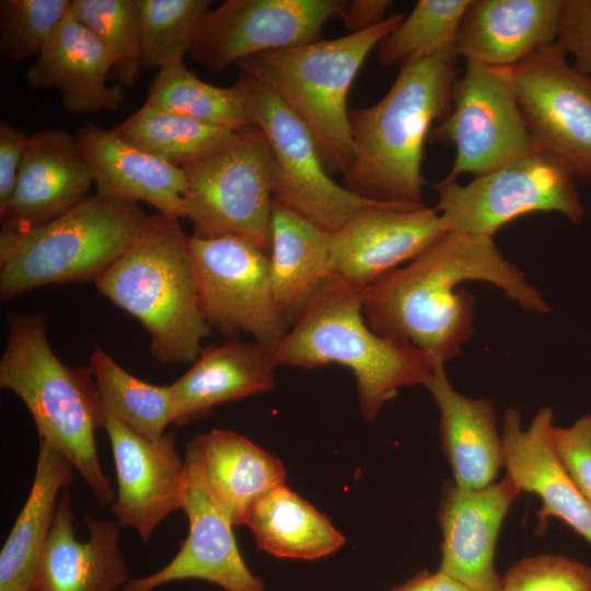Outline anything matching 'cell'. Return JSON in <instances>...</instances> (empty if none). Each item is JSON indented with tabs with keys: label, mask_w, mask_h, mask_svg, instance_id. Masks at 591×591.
<instances>
[{
	"label": "cell",
	"mask_w": 591,
	"mask_h": 591,
	"mask_svg": "<svg viewBox=\"0 0 591 591\" xmlns=\"http://www.w3.org/2000/svg\"><path fill=\"white\" fill-rule=\"evenodd\" d=\"M554 412L541 408L528 428L518 409L502 418L503 467L519 489L536 496L542 508L540 524L556 518L591 544V505L581 495L559 462L552 444Z\"/></svg>",
	"instance_id": "cell-21"
},
{
	"label": "cell",
	"mask_w": 591,
	"mask_h": 591,
	"mask_svg": "<svg viewBox=\"0 0 591 591\" xmlns=\"http://www.w3.org/2000/svg\"><path fill=\"white\" fill-rule=\"evenodd\" d=\"M149 217L138 202L95 194L40 225L1 230V299L53 283L95 282L134 243Z\"/></svg>",
	"instance_id": "cell-7"
},
{
	"label": "cell",
	"mask_w": 591,
	"mask_h": 591,
	"mask_svg": "<svg viewBox=\"0 0 591 591\" xmlns=\"http://www.w3.org/2000/svg\"><path fill=\"white\" fill-rule=\"evenodd\" d=\"M391 1L387 0H355L344 2L340 18L346 26L352 32L370 28L382 21Z\"/></svg>",
	"instance_id": "cell-42"
},
{
	"label": "cell",
	"mask_w": 591,
	"mask_h": 591,
	"mask_svg": "<svg viewBox=\"0 0 591 591\" xmlns=\"http://www.w3.org/2000/svg\"><path fill=\"white\" fill-rule=\"evenodd\" d=\"M0 386L15 393L31 413L38 439L60 452L89 486L101 507L115 491L103 472L95 431L104 418L90 367L73 368L53 351L43 314H10Z\"/></svg>",
	"instance_id": "cell-4"
},
{
	"label": "cell",
	"mask_w": 591,
	"mask_h": 591,
	"mask_svg": "<svg viewBox=\"0 0 591 591\" xmlns=\"http://www.w3.org/2000/svg\"><path fill=\"white\" fill-rule=\"evenodd\" d=\"M112 69L113 59L105 46L69 11L26 70L25 79L33 90H59L69 113L116 112L123 91L119 85H107Z\"/></svg>",
	"instance_id": "cell-24"
},
{
	"label": "cell",
	"mask_w": 591,
	"mask_h": 591,
	"mask_svg": "<svg viewBox=\"0 0 591 591\" xmlns=\"http://www.w3.org/2000/svg\"><path fill=\"white\" fill-rule=\"evenodd\" d=\"M472 0H419L376 46L382 67L453 51L461 20ZM454 53V51H453Z\"/></svg>",
	"instance_id": "cell-34"
},
{
	"label": "cell",
	"mask_w": 591,
	"mask_h": 591,
	"mask_svg": "<svg viewBox=\"0 0 591 591\" xmlns=\"http://www.w3.org/2000/svg\"><path fill=\"white\" fill-rule=\"evenodd\" d=\"M89 367L95 380L104 421L114 419L150 440L161 439L166 427L174 424L170 385L139 380L99 347L93 349Z\"/></svg>",
	"instance_id": "cell-32"
},
{
	"label": "cell",
	"mask_w": 591,
	"mask_h": 591,
	"mask_svg": "<svg viewBox=\"0 0 591 591\" xmlns=\"http://www.w3.org/2000/svg\"><path fill=\"white\" fill-rule=\"evenodd\" d=\"M555 44L572 57L576 72L591 79V0H563Z\"/></svg>",
	"instance_id": "cell-40"
},
{
	"label": "cell",
	"mask_w": 591,
	"mask_h": 591,
	"mask_svg": "<svg viewBox=\"0 0 591 591\" xmlns=\"http://www.w3.org/2000/svg\"><path fill=\"white\" fill-rule=\"evenodd\" d=\"M448 231L437 210L422 202L367 209L332 232V276L366 288L414 259Z\"/></svg>",
	"instance_id": "cell-16"
},
{
	"label": "cell",
	"mask_w": 591,
	"mask_h": 591,
	"mask_svg": "<svg viewBox=\"0 0 591 591\" xmlns=\"http://www.w3.org/2000/svg\"><path fill=\"white\" fill-rule=\"evenodd\" d=\"M453 53L408 60L372 106L349 109L354 158L343 184L367 199L421 204L424 146L451 109Z\"/></svg>",
	"instance_id": "cell-2"
},
{
	"label": "cell",
	"mask_w": 591,
	"mask_h": 591,
	"mask_svg": "<svg viewBox=\"0 0 591 591\" xmlns=\"http://www.w3.org/2000/svg\"><path fill=\"white\" fill-rule=\"evenodd\" d=\"M551 439L563 467L591 505V414L568 427L554 425Z\"/></svg>",
	"instance_id": "cell-39"
},
{
	"label": "cell",
	"mask_w": 591,
	"mask_h": 591,
	"mask_svg": "<svg viewBox=\"0 0 591 591\" xmlns=\"http://www.w3.org/2000/svg\"><path fill=\"white\" fill-rule=\"evenodd\" d=\"M178 220L150 216L134 243L94 282L142 324L151 356L164 364L193 363L212 329L200 306L189 235Z\"/></svg>",
	"instance_id": "cell-5"
},
{
	"label": "cell",
	"mask_w": 591,
	"mask_h": 591,
	"mask_svg": "<svg viewBox=\"0 0 591 591\" xmlns=\"http://www.w3.org/2000/svg\"><path fill=\"white\" fill-rule=\"evenodd\" d=\"M235 85L267 140L275 202L329 232L367 209L391 204L367 199L336 183L308 127L266 85L244 72Z\"/></svg>",
	"instance_id": "cell-9"
},
{
	"label": "cell",
	"mask_w": 591,
	"mask_h": 591,
	"mask_svg": "<svg viewBox=\"0 0 591 591\" xmlns=\"http://www.w3.org/2000/svg\"><path fill=\"white\" fill-rule=\"evenodd\" d=\"M152 107L236 131L256 128L234 84L219 88L200 80L184 60L159 69L144 102Z\"/></svg>",
	"instance_id": "cell-33"
},
{
	"label": "cell",
	"mask_w": 591,
	"mask_h": 591,
	"mask_svg": "<svg viewBox=\"0 0 591 591\" xmlns=\"http://www.w3.org/2000/svg\"><path fill=\"white\" fill-rule=\"evenodd\" d=\"M576 183L563 164L534 150L466 184L443 178L434 187V209L449 231L489 237L532 212H556L579 223L584 209Z\"/></svg>",
	"instance_id": "cell-10"
},
{
	"label": "cell",
	"mask_w": 591,
	"mask_h": 591,
	"mask_svg": "<svg viewBox=\"0 0 591 591\" xmlns=\"http://www.w3.org/2000/svg\"><path fill=\"white\" fill-rule=\"evenodd\" d=\"M498 591H591V568L560 554H538L509 567Z\"/></svg>",
	"instance_id": "cell-38"
},
{
	"label": "cell",
	"mask_w": 591,
	"mask_h": 591,
	"mask_svg": "<svg viewBox=\"0 0 591 591\" xmlns=\"http://www.w3.org/2000/svg\"><path fill=\"white\" fill-rule=\"evenodd\" d=\"M71 0H1L0 55L9 61L38 57L70 11Z\"/></svg>",
	"instance_id": "cell-37"
},
{
	"label": "cell",
	"mask_w": 591,
	"mask_h": 591,
	"mask_svg": "<svg viewBox=\"0 0 591 591\" xmlns=\"http://www.w3.org/2000/svg\"><path fill=\"white\" fill-rule=\"evenodd\" d=\"M432 591H474L463 583L437 570L434 572Z\"/></svg>",
	"instance_id": "cell-44"
},
{
	"label": "cell",
	"mask_w": 591,
	"mask_h": 591,
	"mask_svg": "<svg viewBox=\"0 0 591 591\" xmlns=\"http://www.w3.org/2000/svg\"><path fill=\"white\" fill-rule=\"evenodd\" d=\"M68 488L59 497L55 519L37 560L33 591H115L129 580L119 546L121 528L112 520L83 515L89 538H77Z\"/></svg>",
	"instance_id": "cell-20"
},
{
	"label": "cell",
	"mask_w": 591,
	"mask_h": 591,
	"mask_svg": "<svg viewBox=\"0 0 591 591\" xmlns=\"http://www.w3.org/2000/svg\"><path fill=\"white\" fill-rule=\"evenodd\" d=\"M193 366L170 385L174 424L186 425L209 415L213 407L270 391L275 370L268 348L229 339L202 347Z\"/></svg>",
	"instance_id": "cell-25"
},
{
	"label": "cell",
	"mask_w": 591,
	"mask_h": 591,
	"mask_svg": "<svg viewBox=\"0 0 591 591\" xmlns=\"http://www.w3.org/2000/svg\"><path fill=\"white\" fill-rule=\"evenodd\" d=\"M429 137L455 148L453 166L444 177L450 181L487 173L534 151L511 68L467 61L454 83L449 114Z\"/></svg>",
	"instance_id": "cell-11"
},
{
	"label": "cell",
	"mask_w": 591,
	"mask_h": 591,
	"mask_svg": "<svg viewBox=\"0 0 591 591\" xmlns=\"http://www.w3.org/2000/svg\"><path fill=\"white\" fill-rule=\"evenodd\" d=\"M331 276L269 350L276 368L339 364L356 380L359 409L372 421L399 389L425 385L433 366L414 345L375 333L362 312V291Z\"/></svg>",
	"instance_id": "cell-3"
},
{
	"label": "cell",
	"mask_w": 591,
	"mask_h": 591,
	"mask_svg": "<svg viewBox=\"0 0 591 591\" xmlns=\"http://www.w3.org/2000/svg\"><path fill=\"white\" fill-rule=\"evenodd\" d=\"M521 490L509 475L478 489L444 480L437 511L439 571L474 591H498L495 553L502 523Z\"/></svg>",
	"instance_id": "cell-17"
},
{
	"label": "cell",
	"mask_w": 591,
	"mask_h": 591,
	"mask_svg": "<svg viewBox=\"0 0 591 591\" xmlns=\"http://www.w3.org/2000/svg\"><path fill=\"white\" fill-rule=\"evenodd\" d=\"M332 232L274 201L268 252L271 291L289 326L332 276Z\"/></svg>",
	"instance_id": "cell-27"
},
{
	"label": "cell",
	"mask_w": 591,
	"mask_h": 591,
	"mask_svg": "<svg viewBox=\"0 0 591 591\" xmlns=\"http://www.w3.org/2000/svg\"><path fill=\"white\" fill-rule=\"evenodd\" d=\"M90 167L96 194L129 201H144L170 218H184L183 169L161 160L119 137L83 121L76 134Z\"/></svg>",
	"instance_id": "cell-23"
},
{
	"label": "cell",
	"mask_w": 591,
	"mask_h": 591,
	"mask_svg": "<svg viewBox=\"0 0 591 591\" xmlns=\"http://www.w3.org/2000/svg\"><path fill=\"white\" fill-rule=\"evenodd\" d=\"M344 1L227 0L210 10L190 50L212 72L258 54L320 39Z\"/></svg>",
	"instance_id": "cell-14"
},
{
	"label": "cell",
	"mask_w": 591,
	"mask_h": 591,
	"mask_svg": "<svg viewBox=\"0 0 591 591\" xmlns=\"http://www.w3.org/2000/svg\"><path fill=\"white\" fill-rule=\"evenodd\" d=\"M563 0H472L453 51L465 61L512 68L555 43Z\"/></svg>",
	"instance_id": "cell-22"
},
{
	"label": "cell",
	"mask_w": 591,
	"mask_h": 591,
	"mask_svg": "<svg viewBox=\"0 0 591 591\" xmlns=\"http://www.w3.org/2000/svg\"><path fill=\"white\" fill-rule=\"evenodd\" d=\"M200 306L211 328L233 339L241 333L270 349L289 329L270 283L268 253L236 235H189Z\"/></svg>",
	"instance_id": "cell-12"
},
{
	"label": "cell",
	"mask_w": 591,
	"mask_h": 591,
	"mask_svg": "<svg viewBox=\"0 0 591 591\" xmlns=\"http://www.w3.org/2000/svg\"><path fill=\"white\" fill-rule=\"evenodd\" d=\"M70 12L109 53L118 85L132 88L142 71L138 0H71Z\"/></svg>",
	"instance_id": "cell-36"
},
{
	"label": "cell",
	"mask_w": 591,
	"mask_h": 591,
	"mask_svg": "<svg viewBox=\"0 0 591 591\" xmlns=\"http://www.w3.org/2000/svg\"><path fill=\"white\" fill-rule=\"evenodd\" d=\"M35 476L28 497L0 552V591H33L38 557L50 532L58 494L73 479V466L38 439Z\"/></svg>",
	"instance_id": "cell-29"
},
{
	"label": "cell",
	"mask_w": 591,
	"mask_h": 591,
	"mask_svg": "<svg viewBox=\"0 0 591 591\" xmlns=\"http://www.w3.org/2000/svg\"><path fill=\"white\" fill-rule=\"evenodd\" d=\"M194 438L209 490L234 525H244L251 507L286 484L282 462L246 437L213 429Z\"/></svg>",
	"instance_id": "cell-28"
},
{
	"label": "cell",
	"mask_w": 591,
	"mask_h": 591,
	"mask_svg": "<svg viewBox=\"0 0 591 591\" xmlns=\"http://www.w3.org/2000/svg\"><path fill=\"white\" fill-rule=\"evenodd\" d=\"M27 142L26 134L0 120V215L13 196Z\"/></svg>",
	"instance_id": "cell-41"
},
{
	"label": "cell",
	"mask_w": 591,
	"mask_h": 591,
	"mask_svg": "<svg viewBox=\"0 0 591 591\" xmlns=\"http://www.w3.org/2000/svg\"><path fill=\"white\" fill-rule=\"evenodd\" d=\"M141 68H162L190 54L210 11L209 0H138Z\"/></svg>",
	"instance_id": "cell-35"
},
{
	"label": "cell",
	"mask_w": 591,
	"mask_h": 591,
	"mask_svg": "<svg viewBox=\"0 0 591 591\" xmlns=\"http://www.w3.org/2000/svg\"><path fill=\"white\" fill-rule=\"evenodd\" d=\"M485 281L523 310L546 314L551 306L497 248L494 237L448 231L431 246L362 291V312L379 335L407 341L445 366L474 331L476 298L460 288Z\"/></svg>",
	"instance_id": "cell-1"
},
{
	"label": "cell",
	"mask_w": 591,
	"mask_h": 591,
	"mask_svg": "<svg viewBox=\"0 0 591 591\" xmlns=\"http://www.w3.org/2000/svg\"><path fill=\"white\" fill-rule=\"evenodd\" d=\"M104 429L117 480L109 509L121 529L132 528L147 543L171 513L182 509L185 465L176 452L175 432L150 440L114 419H106Z\"/></svg>",
	"instance_id": "cell-18"
},
{
	"label": "cell",
	"mask_w": 591,
	"mask_h": 591,
	"mask_svg": "<svg viewBox=\"0 0 591 591\" xmlns=\"http://www.w3.org/2000/svg\"><path fill=\"white\" fill-rule=\"evenodd\" d=\"M387 16L359 32L247 57L236 63L271 90L308 127L329 174H345L352 158L347 99L368 55L404 19Z\"/></svg>",
	"instance_id": "cell-6"
},
{
	"label": "cell",
	"mask_w": 591,
	"mask_h": 591,
	"mask_svg": "<svg viewBox=\"0 0 591 591\" xmlns=\"http://www.w3.org/2000/svg\"><path fill=\"white\" fill-rule=\"evenodd\" d=\"M244 525L253 532L258 548L277 558L315 560L345 544L331 520L286 484L258 499Z\"/></svg>",
	"instance_id": "cell-30"
},
{
	"label": "cell",
	"mask_w": 591,
	"mask_h": 591,
	"mask_svg": "<svg viewBox=\"0 0 591 591\" xmlns=\"http://www.w3.org/2000/svg\"><path fill=\"white\" fill-rule=\"evenodd\" d=\"M511 78L534 150L591 184V79L555 43L513 66Z\"/></svg>",
	"instance_id": "cell-13"
},
{
	"label": "cell",
	"mask_w": 591,
	"mask_h": 591,
	"mask_svg": "<svg viewBox=\"0 0 591 591\" xmlns=\"http://www.w3.org/2000/svg\"><path fill=\"white\" fill-rule=\"evenodd\" d=\"M94 184L76 136L60 128L28 136L16 186L0 215L3 231H25L81 202Z\"/></svg>",
	"instance_id": "cell-19"
},
{
	"label": "cell",
	"mask_w": 591,
	"mask_h": 591,
	"mask_svg": "<svg viewBox=\"0 0 591 591\" xmlns=\"http://www.w3.org/2000/svg\"><path fill=\"white\" fill-rule=\"evenodd\" d=\"M425 386L440 412V439L453 475L465 489L484 488L503 467L502 439L493 403L459 393L444 366H437Z\"/></svg>",
	"instance_id": "cell-26"
},
{
	"label": "cell",
	"mask_w": 591,
	"mask_h": 591,
	"mask_svg": "<svg viewBox=\"0 0 591 591\" xmlns=\"http://www.w3.org/2000/svg\"><path fill=\"white\" fill-rule=\"evenodd\" d=\"M113 130L129 143L181 169L223 149L241 132L146 103Z\"/></svg>",
	"instance_id": "cell-31"
},
{
	"label": "cell",
	"mask_w": 591,
	"mask_h": 591,
	"mask_svg": "<svg viewBox=\"0 0 591 591\" xmlns=\"http://www.w3.org/2000/svg\"><path fill=\"white\" fill-rule=\"evenodd\" d=\"M183 170L184 218L195 235H236L269 252L273 163L257 127L239 132L230 144Z\"/></svg>",
	"instance_id": "cell-8"
},
{
	"label": "cell",
	"mask_w": 591,
	"mask_h": 591,
	"mask_svg": "<svg viewBox=\"0 0 591 591\" xmlns=\"http://www.w3.org/2000/svg\"><path fill=\"white\" fill-rule=\"evenodd\" d=\"M433 579L434 572L422 569L404 583L386 591H432Z\"/></svg>",
	"instance_id": "cell-43"
},
{
	"label": "cell",
	"mask_w": 591,
	"mask_h": 591,
	"mask_svg": "<svg viewBox=\"0 0 591 591\" xmlns=\"http://www.w3.org/2000/svg\"><path fill=\"white\" fill-rule=\"evenodd\" d=\"M182 509L188 534L176 555L155 572L130 579L120 591H153L174 581L196 579L224 591H266L264 581L246 565L233 533V522L206 483L197 442L184 454Z\"/></svg>",
	"instance_id": "cell-15"
}]
</instances>
